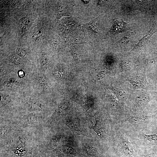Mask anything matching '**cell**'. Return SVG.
<instances>
[{
  "instance_id": "7a4b0ae2",
  "label": "cell",
  "mask_w": 157,
  "mask_h": 157,
  "mask_svg": "<svg viewBox=\"0 0 157 157\" xmlns=\"http://www.w3.org/2000/svg\"><path fill=\"white\" fill-rule=\"evenodd\" d=\"M126 24V22L122 19L116 20L112 27L111 32L115 33H122L124 31Z\"/></svg>"
},
{
  "instance_id": "8fae6325",
  "label": "cell",
  "mask_w": 157,
  "mask_h": 157,
  "mask_svg": "<svg viewBox=\"0 0 157 157\" xmlns=\"http://www.w3.org/2000/svg\"><path fill=\"white\" fill-rule=\"evenodd\" d=\"M16 53L17 55L21 57L24 56L26 54V52L24 49L18 48L16 50Z\"/></svg>"
},
{
  "instance_id": "52a82bcc",
  "label": "cell",
  "mask_w": 157,
  "mask_h": 157,
  "mask_svg": "<svg viewBox=\"0 0 157 157\" xmlns=\"http://www.w3.org/2000/svg\"><path fill=\"white\" fill-rule=\"evenodd\" d=\"M47 53L45 51H43L41 53V58L40 63L41 65L43 66H45L47 63Z\"/></svg>"
},
{
  "instance_id": "3957f363",
  "label": "cell",
  "mask_w": 157,
  "mask_h": 157,
  "mask_svg": "<svg viewBox=\"0 0 157 157\" xmlns=\"http://www.w3.org/2000/svg\"><path fill=\"white\" fill-rule=\"evenodd\" d=\"M151 117L142 115H133L130 117L127 121L130 123H136L149 119Z\"/></svg>"
},
{
  "instance_id": "5b68a950",
  "label": "cell",
  "mask_w": 157,
  "mask_h": 157,
  "mask_svg": "<svg viewBox=\"0 0 157 157\" xmlns=\"http://www.w3.org/2000/svg\"><path fill=\"white\" fill-rule=\"evenodd\" d=\"M143 136L144 138L151 143L157 145V133L153 134H146L143 133Z\"/></svg>"
},
{
  "instance_id": "5bb4252c",
  "label": "cell",
  "mask_w": 157,
  "mask_h": 157,
  "mask_svg": "<svg viewBox=\"0 0 157 157\" xmlns=\"http://www.w3.org/2000/svg\"><path fill=\"white\" fill-rule=\"evenodd\" d=\"M142 157H156L154 153H152L146 155H143Z\"/></svg>"
},
{
  "instance_id": "277c9868",
  "label": "cell",
  "mask_w": 157,
  "mask_h": 157,
  "mask_svg": "<svg viewBox=\"0 0 157 157\" xmlns=\"http://www.w3.org/2000/svg\"><path fill=\"white\" fill-rule=\"evenodd\" d=\"M135 34L134 32L129 33L124 36L117 43L118 45L120 47L125 45L131 41L132 38H133Z\"/></svg>"
},
{
  "instance_id": "ba28073f",
  "label": "cell",
  "mask_w": 157,
  "mask_h": 157,
  "mask_svg": "<svg viewBox=\"0 0 157 157\" xmlns=\"http://www.w3.org/2000/svg\"><path fill=\"white\" fill-rule=\"evenodd\" d=\"M86 151L88 154L90 155L94 156L98 154L97 151L95 149L89 146H88L86 148Z\"/></svg>"
},
{
  "instance_id": "7c38bea8",
  "label": "cell",
  "mask_w": 157,
  "mask_h": 157,
  "mask_svg": "<svg viewBox=\"0 0 157 157\" xmlns=\"http://www.w3.org/2000/svg\"><path fill=\"white\" fill-rule=\"evenodd\" d=\"M65 151L71 154H75L76 152V151L71 148L65 149Z\"/></svg>"
},
{
  "instance_id": "4fadbf2b",
  "label": "cell",
  "mask_w": 157,
  "mask_h": 157,
  "mask_svg": "<svg viewBox=\"0 0 157 157\" xmlns=\"http://www.w3.org/2000/svg\"><path fill=\"white\" fill-rule=\"evenodd\" d=\"M40 37V36L39 35L35 34V35L33 36L34 40L36 42H38L39 41Z\"/></svg>"
},
{
  "instance_id": "6da1fadb",
  "label": "cell",
  "mask_w": 157,
  "mask_h": 157,
  "mask_svg": "<svg viewBox=\"0 0 157 157\" xmlns=\"http://www.w3.org/2000/svg\"><path fill=\"white\" fill-rule=\"evenodd\" d=\"M119 138L120 142L125 154L128 156H132L133 151L130 142L127 138L121 133H120Z\"/></svg>"
},
{
  "instance_id": "30bf717a",
  "label": "cell",
  "mask_w": 157,
  "mask_h": 157,
  "mask_svg": "<svg viewBox=\"0 0 157 157\" xmlns=\"http://www.w3.org/2000/svg\"><path fill=\"white\" fill-rule=\"evenodd\" d=\"M11 60L13 63L16 64H19L21 62V59L20 57L17 55L15 56L12 57Z\"/></svg>"
},
{
  "instance_id": "9a60e30c",
  "label": "cell",
  "mask_w": 157,
  "mask_h": 157,
  "mask_svg": "<svg viewBox=\"0 0 157 157\" xmlns=\"http://www.w3.org/2000/svg\"><path fill=\"white\" fill-rule=\"evenodd\" d=\"M19 74L20 76H24V72L22 71H20L19 72Z\"/></svg>"
},
{
  "instance_id": "8992f818",
  "label": "cell",
  "mask_w": 157,
  "mask_h": 157,
  "mask_svg": "<svg viewBox=\"0 0 157 157\" xmlns=\"http://www.w3.org/2000/svg\"><path fill=\"white\" fill-rule=\"evenodd\" d=\"M154 32V29H152L151 30L147 35L140 40L138 43L136 44L135 46L137 47L141 46L144 42L148 40Z\"/></svg>"
},
{
  "instance_id": "9c48e42d",
  "label": "cell",
  "mask_w": 157,
  "mask_h": 157,
  "mask_svg": "<svg viewBox=\"0 0 157 157\" xmlns=\"http://www.w3.org/2000/svg\"><path fill=\"white\" fill-rule=\"evenodd\" d=\"M31 22L30 20L27 18H23L20 20V24L22 27L26 26L28 25Z\"/></svg>"
}]
</instances>
